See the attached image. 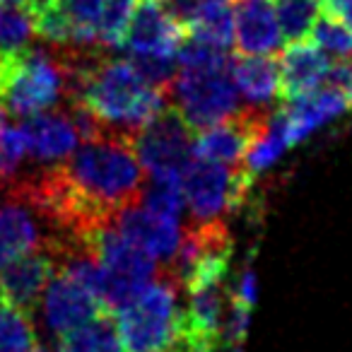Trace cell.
I'll use <instances>...</instances> for the list:
<instances>
[{
	"instance_id": "30",
	"label": "cell",
	"mask_w": 352,
	"mask_h": 352,
	"mask_svg": "<svg viewBox=\"0 0 352 352\" xmlns=\"http://www.w3.org/2000/svg\"><path fill=\"white\" fill-rule=\"evenodd\" d=\"M203 0H166L164 10L171 15V20L182 27L184 32H188L191 22L196 20L198 10H201Z\"/></svg>"
},
{
	"instance_id": "16",
	"label": "cell",
	"mask_w": 352,
	"mask_h": 352,
	"mask_svg": "<svg viewBox=\"0 0 352 352\" xmlns=\"http://www.w3.org/2000/svg\"><path fill=\"white\" fill-rule=\"evenodd\" d=\"M352 107V99L347 92L336 87H323L314 89L311 94L294 99V102L285 104L280 113L285 116V128H287V142L289 147L297 145L299 140L314 133L318 126L328 123L331 118L345 113Z\"/></svg>"
},
{
	"instance_id": "34",
	"label": "cell",
	"mask_w": 352,
	"mask_h": 352,
	"mask_svg": "<svg viewBox=\"0 0 352 352\" xmlns=\"http://www.w3.org/2000/svg\"><path fill=\"white\" fill-rule=\"evenodd\" d=\"M32 352H60V350H51V347H44V345H36Z\"/></svg>"
},
{
	"instance_id": "27",
	"label": "cell",
	"mask_w": 352,
	"mask_h": 352,
	"mask_svg": "<svg viewBox=\"0 0 352 352\" xmlns=\"http://www.w3.org/2000/svg\"><path fill=\"white\" fill-rule=\"evenodd\" d=\"M311 39L326 56L331 54L338 60H352V32L340 25L336 17L321 12L311 30Z\"/></svg>"
},
{
	"instance_id": "1",
	"label": "cell",
	"mask_w": 352,
	"mask_h": 352,
	"mask_svg": "<svg viewBox=\"0 0 352 352\" xmlns=\"http://www.w3.org/2000/svg\"><path fill=\"white\" fill-rule=\"evenodd\" d=\"M58 54L70 80L68 102L85 107L107 131L135 135L169 107V92L152 87L133 60L109 58L94 46H65Z\"/></svg>"
},
{
	"instance_id": "19",
	"label": "cell",
	"mask_w": 352,
	"mask_h": 352,
	"mask_svg": "<svg viewBox=\"0 0 352 352\" xmlns=\"http://www.w3.org/2000/svg\"><path fill=\"white\" fill-rule=\"evenodd\" d=\"M186 39L225 51L234 41V8L230 0H203Z\"/></svg>"
},
{
	"instance_id": "4",
	"label": "cell",
	"mask_w": 352,
	"mask_h": 352,
	"mask_svg": "<svg viewBox=\"0 0 352 352\" xmlns=\"http://www.w3.org/2000/svg\"><path fill=\"white\" fill-rule=\"evenodd\" d=\"M236 94L239 89L234 85L230 56H222L206 65H179V73L169 89L174 107L198 133L241 111Z\"/></svg>"
},
{
	"instance_id": "10",
	"label": "cell",
	"mask_w": 352,
	"mask_h": 352,
	"mask_svg": "<svg viewBox=\"0 0 352 352\" xmlns=\"http://www.w3.org/2000/svg\"><path fill=\"white\" fill-rule=\"evenodd\" d=\"M186 44V32L171 20L157 0H140L128 25L123 49L133 58H176Z\"/></svg>"
},
{
	"instance_id": "14",
	"label": "cell",
	"mask_w": 352,
	"mask_h": 352,
	"mask_svg": "<svg viewBox=\"0 0 352 352\" xmlns=\"http://www.w3.org/2000/svg\"><path fill=\"white\" fill-rule=\"evenodd\" d=\"M236 49L246 56H268L280 49L283 32L273 0H234Z\"/></svg>"
},
{
	"instance_id": "26",
	"label": "cell",
	"mask_w": 352,
	"mask_h": 352,
	"mask_svg": "<svg viewBox=\"0 0 352 352\" xmlns=\"http://www.w3.org/2000/svg\"><path fill=\"white\" fill-rule=\"evenodd\" d=\"M135 8L138 0H104L102 22H99V44L104 49H123Z\"/></svg>"
},
{
	"instance_id": "21",
	"label": "cell",
	"mask_w": 352,
	"mask_h": 352,
	"mask_svg": "<svg viewBox=\"0 0 352 352\" xmlns=\"http://www.w3.org/2000/svg\"><path fill=\"white\" fill-rule=\"evenodd\" d=\"M287 147H289V142H287V128H285V116L280 111L270 113L268 123H265V128L261 131V135L254 140V145H251L249 155H246V160H244L246 171H249L251 176L265 171Z\"/></svg>"
},
{
	"instance_id": "5",
	"label": "cell",
	"mask_w": 352,
	"mask_h": 352,
	"mask_svg": "<svg viewBox=\"0 0 352 352\" xmlns=\"http://www.w3.org/2000/svg\"><path fill=\"white\" fill-rule=\"evenodd\" d=\"M82 241L102 265V299L109 314L128 307L157 278V261L113 225L92 232Z\"/></svg>"
},
{
	"instance_id": "12",
	"label": "cell",
	"mask_w": 352,
	"mask_h": 352,
	"mask_svg": "<svg viewBox=\"0 0 352 352\" xmlns=\"http://www.w3.org/2000/svg\"><path fill=\"white\" fill-rule=\"evenodd\" d=\"M118 232L133 244L145 249L155 261L166 265L176 256V249L182 244V230H179V220L171 217H162L142 208L140 203L131 206L123 210L113 222Z\"/></svg>"
},
{
	"instance_id": "9",
	"label": "cell",
	"mask_w": 352,
	"mask_h": 352,
	"mask_svg": "<svg viewBox=\"0 0 352 352\" xmlns=\"http://www.w3.org/2000/svg\"><path fill=\"white\" fill-rule=\"evenodd\" d=\"M39 309L44 326L58 340L70 336L73 331H78V328L87 326L94 318L109 314L97 294H92L87 287H82L80 283H75L73 278H68L65 273H58V270H56L54 280L46 287Z\"/></svg>"
},
{
	"instance_id": "20",
	"label": "cell",
	"mask_w": 352,
	"mask_h": 352,
	"mask_svg": "<svg viewBox=\"0 0 352 352\" xmlns=\"http://www.w3.org/2000/svg\"><path fill=\"white\" fill-rule=\"evenodd\" d=\"M60 352H123L121 340H118L116 323L111 314L89 321L87 326L78 328L70 336L60 338Z\"/></svg>"
},
{
	"instance_id": "2",
	"label": "cell",
	"mask_w": 352,
	"mask_h": 352,
	"mask_svg": "<svg viewBox=\"0 0 352 352\" xmlns=\"http://www.w3.org/2000/svg\"><path fill=\"white\" fill-rule=\"evenodd\" d=\"M70 80L60 54L44 49L0 51V111L32 118L68 99Z\"/></svg>"
},
{
	"instance_id": "35",
	"label": "cell",
	"mask_w": 352,
	"mask_h": 352,
	"mask_svg": "<svg viewBox=\"0 0 352 352\" xmlns=\"http://www.w3.org/2000/svg\"><path fill=\"white\" fill-rule=\"evenodd\" d=\"M157 3H162V6H164V3H166V0H157Z\"/></svg>"
},
{
	"instance_id": "33",
	"label": "cell",
	"mask_w": 352,
	"mask_h": 352,
	"mask_svg": "<svg viewBox=\"0 0 352 352\" xmlns=\"http://www.w3.org/2000/svg\"><path fill=\"white\" fill-rule=\"evenodd\" d=\"M51 0H0V6L3 8H15V10H22L27 12V15H34V12H39L41 8L49 6Z\"/></svg>"
},
{
	"instance_id": "15",
	"label": "cell",
	"mask_w": 352,
	"mask_h": 352,
	"mask_svg": "<svg viewBox=\"0 0 352 352\" xmlns=\"http://www.w3.org/2000/svg\"><path fill=\"white\" fill-rule=\"evenodd\" d=\"M333 60L309 41H297L285 49L280 58V92L285 104L311 94L321 82H326Z\"/></svg>"
},
{
	"instance_id": "6",
	"label": "cell",
	"mask_w": 352,
	"mask_h": 352,
	"mask_svg": "<svg viewBox=\"0 0 352 352\" xmlns=\"http://www.w3.org/2000/svg\"><path fill=\"white\" fill-rule=\"evenodd\" d=\"M254 176L246 166H225L193 157L182 171L184 203L193 222H215L244 206Z\"/></svg>"
},
{
	"instance_id": "36",
	"label": "cell",
	"mask_w": 352,
	"mask_h": 352,
	"mask_svg": "<svg viewBox=\"0 0 352 352\" xmlns=\"http://www.w3.org/2000/svg\"><path fill=\"white\" fill-rule=\"evenodd\" d=\"M350 99H352V87H350Z\"/></svg>"
},
{
	"instance_id": "13",
	"label": "cell",
	"mask_w": 352,
	"mask_h": 352,
	"mask_svg": "<svg viewBox=\"0 0 352 352\" xmlns=\"http://www.w3.org/2000/svg\"><path fill=\"white\" fill-rule=\"evenodd\" d=\"M27 155L36 162H63L80 147V133L68 109L44 111L22 123Z\"/></svg>"
},
{
	"instance_id": "7",
	"label": "cell",
	"mask_w": 352,
	"mask_h": 352,
	"mask_svg": "<svg viewBox=\"0 0 352 352\" xmlns=\"http://www.w3.org/2000/svg\"><path fill=\"white\" fill-rule=\"evenodd\" d=\"M133 150L150 179H179L193 160V128L176 107H166L133 135Z\"/></svg>"
},
{
	"instance_id": "37",
	"label": "cell",
	"mask_w": 352,
	"mask_h": 352,
	"mask_svg": "<svg viewBox=\"0 0 352 352\" xmlns=\"http://www.w3.org/2000/svg\"><path fill=\"white\" fill-rule=\"evenodd\" d=\"M169 352H171V350H169Z\"/></svg>"
},
{
	"instance_id": "24",
	"label": "cell",
	"mask_w": 352,
	"mask_h": 352,
	"mask_svg": "<svg viewBox=\"0 0 352 352\" xmlns=\"http://www.w3.org/2000/svg\"><path fill=\"white\" fill-rule=\"evenodd\" d=\"M34 347L36 331L30 314L0 302V352H32Z\"/></svg>"
},
{
	"instance_id": "28",
	"label": "cell",
	"mask_w": 352,
	"mask_h": 352,
	"mask_svg": "<svg viewBox=\"0 0 352 352\" xmlns=\"http://www.w3.org/2000/svg\"><path fill=\"white\" fill-rule=\"evenodd\" d=\"M27 155V140L20 126L3 123L0 126V184H12L17 179L22 160Z\"/></svg>"
},
{
	"instance_id": "29",
	"label": "cell",
	"mask_w": 352,
	"mask_h": 352,
	"mask_svg": "<svg viewBox=\"0 0 352 352\" xmlns=\"http://www.w3.org/2000/svg\"><path fill=\"white\" fill-rule=\"evenodd\" d=\"M32 32L34 27H32V17L27 12L0 6V51L27 46Z\"/></svg>"
},
{
	"instance_id": "18",
	"label": "cell",
	"mask_w": 352,
	"mask_h": 352,
	"mask_svg": "<svg viewBox=\"0 0 352 352\" xmlns=\"http://www.w3.org/2000/svg\"><path fill=\"white\" fill-rule=\"evenodd\" d=\"M232 75L251 109H265L280 92V63L270 56H239L232 60Z\"/></svg>"
},
{
	"instance_id": "8",
	"label": "cell",
	"mask_w": 352,
	"mask_h": 352,
	"mask_svg": "<svg viewBox=\"0 0 352 352\" xmlns=\"http://www.w3.org/2000/svg\"><path fill=\"white\" fill-rule=\"evenodd\" d=\"M268 118L270 113L265 109H241L227 121L198 133L193 140V157L225 166H241Z\"/></svg>"
},
{
	"instance_id": "31",
	"label": "cell",
	"mask_w": 352,
	"mask_h": 352,
	"mask_svg": "<svg viewBox=\"0 0 352 352\" xmlns=\"http://www.w3.org/2000/svg\"><path fill=\"white\" fill-rule=\"evenodd\" d=\"M232 302L244 304V307L254 309V304H256V275L251 268H246L244 273H241V280H239V285H236V292H234V299H232Z\"/></svg>"
},
{
	"instance_id": "17",
	"label": "cell",
	"mask_w": 352,
	"mask_h": 352,
	"mask_svg": "<svg viewBox=\"0 0 352 352\" xmlns=\"http://www.w3.org/2000/svg\"><path fill=\"white\" fill-rule=\"evenodd\" d=\"M188 304L184 309V331L217 342L225 331V280L203 283L188 289Z\"/></svg>"
},
{
	"instance_id": "25",
	"label": "cell",
	"mask_w": 352,
	"mask_h": 352,
	"mask_svg": "<svg viewBox=\"0 0 352 352\" xmlns=\"http://www.w3.org/2000/svg\"><path fill=\"white\" fill-rule=\"evenodd\" d=\"M140 206L155 215L179 220L184 210L182 176L179 179H150V184H145V188H142Z\"/></svg>"
},
{
	"instance_id": "22",
	"label": "cell",
	"mask_w": 352,
	"mask_h": 352,
	"mask_svg": "<svg viewBox=\"0 0 352 352\" xmlns=\"http://www.w3.org/2000/svg\"><path fill=\"white\" fill-rule=\"evenodd\" d=\"M275 15L285 41H307L321 17V0H275Z\"/></svg>"
},
{
	"instance_id": "23",
	"label": "cell",
	"mask_w": 352,
	"mask_h": 352,
	"mask_svg": "<svg viewBox=\"0 0 352 352\" xmlns=\"http://www.w3.org/2000/svg\"><path fill=\"white\" fill-rule=\"evenodd\" d=\"M56 6L73 25V46L92 49L94 44H99L104 0H56Z\"/></svg>"
},
{
	"instance_id": "32",
	"label": "cell",
	"mask_w": 352,
	"mask_h": 352,
	"mask_svg": "<svg viewBox=\"0 0 352 352\" xmlns=\"http://www.w3.org/2000/svg\"><path fill=\"white\" fill-rule=\"evenodd\" d=\"M321 10L352 32V0H321Z\"/></svg>"
},
{
	"instance_id": "3",
	"label": "cell",
	"mask_w": 352,
	"mask_h": 352,
	"mask_svg": "<svg viewBox=\"0 0 352 352\" xmlns=\"http://www.w3.org/2000/svg\"><path fill=\"white\" fill-rule=\"evenodd\" d=\"M179 292L164 273H160L138 299L113 314L123 352H169L184 326Z\"/></svg>"
},
{
	"instance_id": "11",
	"label": "cell",
	"mask_w": 352,
	"mask_h": 352,
	"mask_svg": "<svg viewBox=\"0 0 352 352\" xmlns=\"http://www.w3.org/2000/svg\"><path fill=\"white\" fill-rule=\"evenodd\" d=\"M56 275V254L51 241L0 270V302L34 316Z\"/></svg>"
}]
</instances>
